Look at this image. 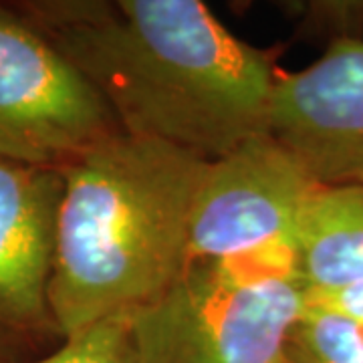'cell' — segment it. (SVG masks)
Returning <instances> with one entry per match:
<instances>
[{
  "label": "cell",
  "mask_w": 363,
  "mask_h": 363,
  "mask_svg": "<svg viewBox=\"0 0 363 363\" xmlns=\"http://www.w3.org/2000/svg\"><path fill=\"white\" fill-rule=\"evenodd\" d=\"M123 133L218 160L267 131L277 73L200 0L55 2L33 9Z\"/></svg>",
  "instance_id": "cell-1"
},
{
  "label": "cell",
  "mask_w": 363,
  "mask_h": 363,
  "mask_svg": "<svg viewBox=\"0 0 363 363\" xmlns=\"http://www.w3.org/2000/svg\"><path fill=\"white\" fill-rule=\"evenodd\" d=\"M208 160L117 133L61 168L49 303L61 339L128 319L188 264V226Z\"/></svg>",
  "instance_id": "cell-2"
},
{
  "label": "cell",
  "mask_w": 363,
  "mask_h": 363,
  "mask_svg": "<svg viewBox=\"0 0 363 363\" xmlns=\"http://www.w3.org/2000/svg\"><path fill=\"white\" fill-rule=\"evenodd\" d=\"M307 301L293 267L190 260L128 327L142 363H283Z\"/></svg>",
  "instance_id": "cell-3"
},
{
  "label": "cell",
  "mask_w": 363,
  "mask_h": 363,
  "mask_svg": "<svg viewBox=\"0 0 363 363\" xmlns=\"http://www.w3.org/2000/svg\"><path fill=\"white\" fill-rule=\"evenodd\" d=\"M321 186L269 131L208 162L188 226V262L295 267L297 240Z\"/></svg>",
  "instance_id": "cell-4"
},
{
  "label": "cell",
  "mask_w": 363,
  "mask_h": 363,
  "mask_svg": "<svg viewBox=\"0 0 363 363\" xmlns=\"http://www.w3.org/2000/svg\"><path fill=\"white\" fill-rule=\"evenodd\" d=\"M117 133L89 79L37 26L0 6V162L61 169Z\"/></svg>",
  "instance_id": "cell-5"
},
{
  "label": "cell",
  "mask_w": 363,
  "mask_h": 363,
  "mask_svg": "<svg viewBox=\"0 0 363 363\" xmlns=\"http://www.w3.org/2000/svg\"><path fill=\"white\" fill-rule=\"evenodd\" d=\"M267 131L319 186L363 184V40H333L309 67L277 75Z\"/></svg>",
  "instance_id": "cell-6"
},
{
  "label": "cell",
  "mask_w": 363,
  "mask_h": 363,
  "mask_svg": "<svg viewBox=\"0 0 363 363\" xmlns=\"http://www.w3.org/2000/svg\"><path fill=\"white\" fill-rule=\"evenodd\" d=\"M61 169L0 162V363L59 337L49 303Z\"/></svg>",
  "instance_id": "cell-7"
},
{
  "label": "cell",
  "mask_w": 363,
  "mask_h": 363,
  "mask_svg": "<svg viewBox=\"0 0 363 363\" xmlns=\"http://www.w3.org/2000/svg\"><path fill=\"white\" fill-rule=\"evenodd\" d=\"M295 267L309 293L363 279V184L321 186L297 240Z\"/></svg>",
  "instance_id": "cell-8"
},
{
  "label": "cell",
  "mask_w": 363,
  "mask_h": 363,
  "mask_svg": "<svg viewBox=\"0 0 363 363\" xmlns=\"http://www.w3.org/2000/svg\"><path fill=\"white\" fill-rule=\"evenodd\" d=\"M283 363H363V327L307 301L289 335Z\"/></svg>",
  "instance_id": "cell-9"
},
{
  "label": "cell",
  "mask_w": 363,
  "mask_h": 363,
  "mask_svg": "<svg viewBox=\"0 0 363 363\" xmlns=\"http://www.w3.org/2000/svg\"><path fill=\"white\" fill-rule=\"evenodd\" d=\"M21 363H142L128 319H105L61 339L55 350Z\"/></svg>",
  "instance_id": "cell-10"
},
{
  "label": "cell",
  "mask_w": 363,
  "mask_h": 363,
  "mask_svg": "<svg viewBox=\"0 0 363 363\" xmlns=\"http://www.w3.org/2000/svg\"><path fill=\"white\" fill-rule=\"evenodd\" d=\"M309 303L337 311L363 327V279L333 291L309 293Z\"/></svg>",
  "instance_id": "cell-11"
}]
</instances>
